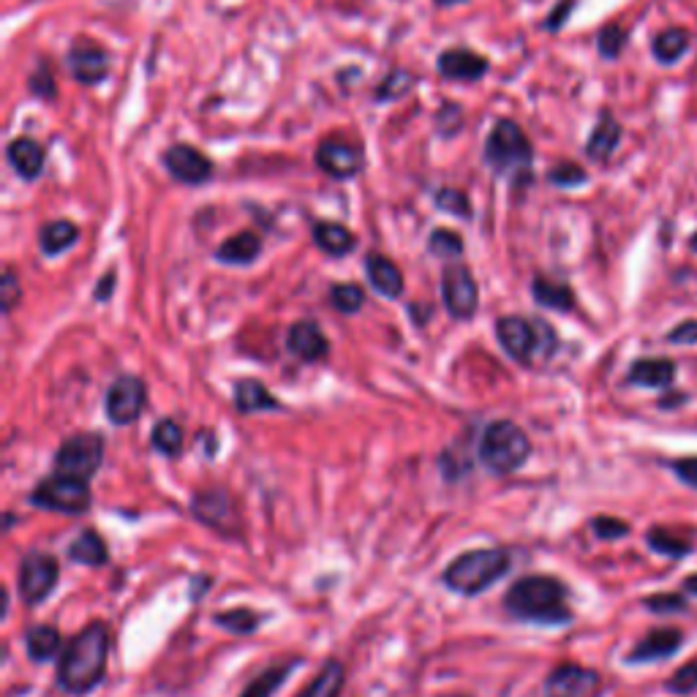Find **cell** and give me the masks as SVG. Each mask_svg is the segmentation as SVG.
Returning a JSON list of instances; mask_svg holds the SVG:
<instances>
[{
	"label": "cell",
	"mask_w": 697,
	"mask_h": 697,
	"mask_svg": "<svg viewBox=\"0 0 697 697\" xmlns=\"http://www.w3.org/2000/svg\"><path fill=\"white\" fill-rule=\"evenodd\" d=\"M60 566L49 553H27L20 564V597L27 604H38L58 586Z\"/></svg>",
	"instance_id": "9"
},
{
	"label": "cell",
	"mask_w": 697,
	"mask_h": 697,
	"mask_svg": "<svg viewBox=\"0 0 697 697\" xmlns=\"http://www.w3.org/2000/svg\"><path fill=\"white\" fill-rule=\"evenodd\" d=\"M69 71L82 85H96L107 76L109 54L90 38H76L69 49Z\"/></svg>",
	"instance_id": "12"
},
{
	"label": "cell",
	"mask_w": 697,
	"mask_h": 697,
	"mask_svg": "<svg viewBox=\"0 0 697 697\" xmlns=\"http://www.w3.org/2000/svg\"><path fill=\"white\" fill-rule=\"evenodd\" d=\"M76 237H80V229H76L74 223L52 221L41 229V234H38V243H41L44 254L58 256V254H63L65 248H71V245L76 243Z\"/></svg>",
	"instance_id": "30"
},
{
	"label": "cell",
	"mask_w": 697,
	"mask_h": 697,
	"mask_svg": "<svg viewBox=\"0 0 697 697\" xmlns=\"http://www.w3.org/2000/svg\"><path fill=\"white\" fill-rule=\"evenodd\" d=\"M365 272H368V281L381 297H398L403 292V276L398 270L395 261H390L387 256H368L365 259Z\"/></svg>",
	"instance_id": "21"
},
{
	"label": "cell",
	"mask_w": 697,
	"mask_h": 697,
	"mask_svg": "<svg viewBox=\"0 0 697 697\" xmlns=\"http://www.w3.org/2000/svg\"><path fill=\"white\" fill-rule=\"evenodd\" d=\"M686 49H689V33L681 30V27H670V30L659 33L653 38V58L662 65H670L684 58Z\"/></svg>",
	"instance_id": "31"
},
{
	"label": "cell",
	"mask_w": 697,
	"mask_h": 697,
	"mask_svg": "<svg viewBox=\"0 0 697 697\" xmlns=\"http://www.w3.org/2000/svg\"><path fill=\"white\" fill-rule=\"evenodd\" d=\"M670 343H697V321H684L668 335Z\"/></svg>",
	"instance_id": "49"
},
{
	"label": "cell",
	"mask_w": 697,
	"mask_h": 697,
	"mask_svg": "<svg viewBox=\"0 0 697 697\" xmlns=\"http://www.w3.org/2000/svg\"><path fill=\"white\" fill-rule=\"evenodd\" d=\"M684 643V635L675 626H662V629H653L637 643L629 651L626 662L632 664H648V662H659V659H670Z\"/></svg>",
	"instance_id": "17"
},
{
	"label": "cell",
	"mask_w": 697,
	"mask_h": 697,
	"mask_svg": "<svg viewBox=\"0 0 697 697\" xmlns=\"http://www.w3.org/2000/svg\"><path fill=\"white\" fill-rule=\"evenodd\" d=\"M626 41V30L621 25H608L597 38V47L604 58H619L621 49H624Z\"/></svg>",
	"instance_id": "40"
},
{
	"label": "cell",
	"mask_w": 697,
	"mask_h": 697,
	"mask_svg": "<svg viewBox=\"0 0 697 697\" xmlns=\"http://www.w3.org/2000/svg\"><path fill=\"white\" fill-rule=\"evenodd\" d=\"M439 5H455V3H463V0H436Z\"/></svg>",
	"instance_id": "53"
},
{
	"label": "cell",
	"mask_w": 697,
	"mask_h": 697,
	"mask_svg": "<svg viewBox=\"0 0 697 697\" xmlns=\"http://www.w3.org/2000/svg\"><path fill=\"white\" fill-rule=\"evenodd\" d=\"M550 180L555 185H580L586 183V172L577 163H559V167L550 169Z\"/></svg>",
	"instance_id": "45"
},
{
	"label": "cell",
	"mask_w": 697,
	"mask_h": 697,
	"mask_svg": "<svg viewBox=\"0 0 697 697\" xmlns=\"http://www.w3.org/2000/svg\"><path fill=\"white\" fill-rule=\"evenodd\" d=\"M591 528L599 539H621L629 534V526L619 517H597V521H591Z\"/></svg>",
	"instance_id": "44"
},
{
	"label": "cell",
	"mask_w": 697,
	"mask_h": 697,
	"mask_svg": "<svg viewBox=\"0 0 697 697\" xmlns=\"http://www.w3.org/2000/svg\"><path fill=\"white\" fill-rule=\"evenodd\" d=\"M436 205H439L441 210L452 212V216H461V218L472 216V205H468V199H466V194H463V191L441 188L439 194H436Z\"/></svg>",
	"instance_id": "39"
},
{
	"label": "cell",
	"mask_w": 697,
	"mask_h": 697,
	"mask_svg": "<svg viewBox=\"0 0 697 697\" xmlns=\"http://www.w3.org/2000/svg\"><path fill=\"white\" fill-rule=\"evenodd\" d=\"M450 697H457V695H450Z\"/></svg>",
	"instance_id": "55"
},
{
	"label": "cell",
	"mask_w": 697,
	"mask_h": 697,
	"mask_svg": "<svg viewBox=\"0 0 697 697\" xmlns=\"http://www.w3.org/2000/svg\"><path fill=\"white\" fill-rule=\"evenodd\" d=\"M506 613L531 624H570L564 583L550 575H528L506 591Z\"/></svg>",
	"instance_id": "2"
},
{
	"label": "cell",
	"mask_w": 697,
	"mask_h": 697,
	"mask_svg": "<svg viewBox=\"0 0 697 697\" xmlns=\"http://www.w3.org/2000/svg\"><path fill=\"white\" fill-rule=\"evenodd\" d=\"M430 254L441 256V259H455V256L463 254V240L461 234L450 232V229H436L428 240Z\"/></svg>",
	"instance_id": "38"
},
{
	"label": "cell",
	"mask_w": 697,
	"mask_h": 697,
	"mask_svg": "<svg viewBox=\"0 0 697 697\" xmlns=\"http://www.w3.org/2000/svg\"><path fill=\"white\" fill-rule=\"evenodd\" d=\"M441 297H444L450 316H455V319H472L479 303V292L472 272L463 265H447L444 276H441Z\"/></svg>",
	"instance_id": "10"
},
{
	"label": "cell",
	"mask_w": 697,
	"mask_h": 697,
	"mask_svg": "<svg viewBox=\"0 0 697 697\" xmlns=\"http://www.w3.org/2000/svg\"><path fill=\"white\" fill-rule=\"evenodd\" d=\"M643 604H646L651 613H659V615L681 613V610H686V599L678 597V594H651V597L643 599Z\"/></svg>",
	"instance_id": "41"
},
{
	"label": "cell",
	"mask_w": 697,
	"mask_h": 697,
	"mask_svg": "<svg viewBox=\"0 0 697 697\" xmlns=\"http://www.w3.org/2000/svg\"><path fill=\"white\" fill-rule=\"evenodd\" d=\"M25 648L33 662H49L60 648V632L54 626H33L25 635Z\"/></svg>",
	"instance_id": "29"
},
{
	"label": "cell",
	"mask_w": 697,
	"mask_h": 697,
	"mask_svg": "<svg viewBox=\"0 0 697 697\" xmlns=\"http://www.w3.org/2000/svg\"><path fill=\"white\" fill-rule=\"evenodd\" d=\"M150 441L161 455H178V452L183 450V428H180L174 419H161V423L152 428Z\"/></svg>",
	"instance_id": "34"
},
{
	"label": "cell",
	"mask_w": 697,
	"mask_h": 697,
	"mask_svg": "<svg viewBox=\"0 0 697 697\" xmlns=\"http://www.w3.org/2000/svg\"><path fill=\"white\" fill-rule=\"evenodd\" d=\"M234 406H237V412L250 414L265 412V408H278V401L261 381L243 379L234 384Z\"/></svg>",
	"instance_id": "24"
},
{
	"label": "cell",
	"mask_w": 697,
	"mask_h": 697,
	"mask_svg": "<svg viewBox=\"0 0 697 697\" xmlns=\"http://www.w3.org/2000/svg\"><path fill=\"white\" fill-rule=\"evenodd\" d=\"M286 346L289 352L297 354L303 363H316V359H321L330 352V343H327L325 332L319 330L316 321H297V325L289 327Z\"/></svg>",
	"instance_id": "18"
},
{
	"label": "cell",
	"mask_w": 697,
	"mask_h": 697,
	"mask_svg": "<svg viewBox=\"0 0 697 697\" xmlns=\"http://www.w3.org/2000/svg\"><path fill=\"white\" fill-rule=\"evenodd\" d=\"M673 472H675V477L681 479V482L689 485V488H697V455L678 457V461H673Z\"/></svg>",
	"instance_id": "47"
},
{
	"label": "cell",
	"mask_w": 697,
	"mask_h": 697,
	"mask_svg": "<svg viewBox=\"0 0 697 697\" xmlns=\"http://www.w3.org/2000/svg\"><path fill=\"white\" fill-rule=\"evenodd\" d=\"M145 398L147 390L142 384V379H136V376H120L107 390V417L114 425L136 423L142 408H145Z\"/></svg>",
	"instance_id": "11"
},
{
	"label": "cell",
	"mask_w": 697,
	"mask_h": 697,
	"mask_svg": "<svg viewBox=\"0 0 697 697\" xmlns=\"http://www.w3.org/2000/svg\"><path fill=\"white\" fill-rule=\"evenodd\" d=\"M599 686V675L580 664H561L550 673L545 692L548 697H588Z\"/></svg>",
	"instance_id": "16"
},
{
	"label": "cell",
	"mask_w": 697,
	"mask_h": 697,
	"mask_svg": "<svg viewBox=\"0 0 697 697\" xmlns=\"http://www.w3.org/2000/svg\"><path fill=\"white\" fill-rule=\"evenodd\" d=\"M112 286H114V272H109V276H103L101 283H98L96 299H107L109 294H112Z\"/></svg>",
	"instance_id": "51"
},
{
	"label": "cell",
	"mask_w": 697,
	"mask_h": 697,
	"mask_svg": "<svg viewBox=\"0 0 697 697\" xmlns=\"http://www.w3.org/2000/svg\"><path fill=\"white\" fill-rule=\"evenodd\" d=\"M619 142H621V125L615 123L610 114H602L586 142L588 158H594V161H608V158L613 156L615 147H619Z\"/></svg>",
	"instance_id": "23"
},
{
	"label": "cell",
	"mask_w": 697,
	"mask_h": 697,
	"mask_svg": "<svg viewBox=\"0 0 697 697\" xmlns=\"http://www.w3.org/2000/svg\"><path fill=\"white\" fill-rule=\"evenodd\" d=\"M534 299L545 308H553V310H570L575 305V297H572V289L566 283L559 281H548V278H537L531 286Z\"/></svg>",
	"instance_id": "32"
},
{
	"label": "cell",
	"mask_w": 697,
	"mask_h": 697,
	"mask_svg": "<svg viewBox=\"0 0 697 697\" xmlns=\"http://www.w3.org/2000/svg\"><path fill=\"white\" fill-rule=\"evenodd\" d=\"M163 163H167L169 174H172L174 180H180V183H188V185L205 183V180H210V174H212L210 158L191 145L169 147L167 156H163Z\"/></svg>",
	"instance_id": "14"
},
{
	"label": "cell",
	"mask_w": 697,
	"mask_h": 697,
	"mask_svg": "<svg viewBox=\"0 0 697 697\" xmlns=\"http://www.w3.org/2000/svg\"><path fill=\"white\" fill-rule=\"evenodd\" d=\"M314 240L330 256H346L354 248V243H357L354 234L346 227H341V223H316Z\"/></svg>",
	"instance_id": "26"
},
{
	"label": "cell",
	"mask_w": 697,
	"mask_h": 697,
	"mask_svg": "<svg viewBox=\"0 0 697 697\" xmlns=\"http://www.w3.org/2000/svg\"><path fill=\"white\" fill-rule=\"evenodd\" d=\"M510 570V553L499 548H482L468 550V553L457 555L450 566L444 570V583L457 594H474L485 591L493 586L504 572Z\"/></svg>",
	"instance_id": "3"
},
{
	"label": "cell",
	"mask_w": 697,
	"mask_h": 697,
	"mask_svg": "<svg viewBox=\"0 0 697 697\" xmlns=\"http://www.w3.org/2000/svg\"><path fill=\"white\" fill-rule=\"evenodd\" d=\"M648 548L662 555H670V559H681V555H686L692 550V539L684 537V534L670 531V528L653 526L648 531Z\"/></svg>",
	"instance_id": "33"
},
{
	"label": "cell",
	"mask_w": 697,
	"mask_h": 697,
	"mask_svg": "<svg viewBox=\"0 0 697 697\" xmlns=\"http://www.w3.org/2000/svg\"><path fill=\"white\" fill-rule=\"evenodd\" d=\"M684 591L689 594V597H697V572H695V575L686 577V580H684Z\"/></svg>",
	"instance_id": "52"
},
{
	"label": "cell",
	"mask_w": 697,
	"mask_h": 697,
	"mask_svg": "<svg viewBox=\"0 0 697 697\" xmlns=\"http://www.w3.org/2000/svg\"><path fill=\"white\" fill-rule=\"evenodd\" d=\"M316 163H319L321 172H327L335 180H348L363 169V156L354 145L343 139H327L321 142L319 150H316Z\"/></svg>",
	"instance_id": "15"
},
{
	"label": "cell",
	"mask_w": 697,
	"mask_h": 697,
	"mask_svg": "<svg viewBox=\"0 0 697 697\" xmlns=\"http://www.w3.org/2000/svg\"><path fill=\"white\" fill-rule=\"evenodd\" d=\"M216 624L234 632V635H248V632H254L259 626V615L248 608H234L227 610V613H216Z\"/></svg>",
	"instance_id": "36"
},
{
	"label": "cell",
	"mask_w": 697,
	"mask_h": 697,
	"mask_svg": "<svg viewBox=\"0 0 697 697\" xmlns=\"http://www.w3.org/2000/svg\"><path fill=\"white\" fill-rule=\"evenodd\" d=\"M668 689L675 692V695H686V692L697 689V659H692L689 664H684V668L668 681Z\"/></svg>",
	"instance_id": "43"
},
{
	"label": "cell",
	"mask_w": 697,
	"mask_h": 697,
	"mask_svg": "<svg viewBox=\"0 0 697 697\" xmlns=\"http://www.w3.org/2000/svg\"><path fill=\"white\" fill-rule=\"evenodd\" d=\"M90 485L87 479L69 477V474H58L47 477L44 482L36 485L30 493V504L41 506V510L63 512V515H82L90 506Z\"/></svg>",
	"instance_id": "7"
},
{
	"label": "cell",
	"mask_w": 697,
	"mask_h": 697,
	"mask_svg": "<svg viewBox=\"0 0 697 697\" xmlns=\"http://www.w3.org/2000/svg\"><path fill=\"white\" fill-rule=\"evenodd\" d=\"M343 681H346V670L341 662H327L319 670L314 681L299 692L297 697H338L343 689Z\"/></svg>",
	"instance_id": "28"
},
{
	"label": "cell",
	"mask_w": 697,
	"mask_h": 697,
	"mask_svg": "<svg viewBox=\"0 0 697 697\" xmlns=\"http://www.w3.org/2000/svg\"><path fill=\"white\" fill-rule=\"evenodd\" d=\"M9 163L20 178L36 180L44 169V150L38 142L20 136L9 145Z\"/></svg>",
	"instance_id": "22"
},
{
	"label": "cell",
	"mask_w": 697,
	"mask_h": 697,
	"mask_svg": "<svg viewBox=\"0 0 697 697\" xmlns=\"http://www.w3.org/2000/svg\"><path fill=\"white\" fill-rule=\"evenodd\" d=\"M330 299L341 314H357L365 303V292L357 283H338L330 289Z\"/></svg>",
	"instance_id": "37"
},
{
	"label": "cell",
	"mask_w": 697,
	"mask_h": 697,
	"mask_svg": "<svg viewBox=\"0 0 697 697\" xmlns=\"http://www.w3.org/2000/svg\"><path fill=\"white\" fill-rule=\"evenodd\" d=\"M69 559L76 561V564H87V566H101L107 564L109 553L103 539L98 537L96 531H82L74 542L69 545Z\"/></svg>",
	"instance_id": "27"
},
{
	"label": "cell",
	"mask_w": 697,
	"mask_h": 697,
	"mask_svg": "<svg viewBox=\"0 0 697 697\" xmlns=\"http://www.w3.org/2000/svg\"><path fill=\"white\" fill-rule=\"evenodd\" d=\"M675 379V365L664 357H646L632 363L626 381L635 387H651V390H662L670 387Z\"/></svg>",
	"instance_id": "19"
},
{
	"label": "cell",
	"mask_w": 697,
	"mask_h": 697,
	"mask_svg": "<svg viewBox=\"0 0 697 697\" xmlns=\"http://www.w3.org/2000/svg\"><path fill=\"white\" fill-rule=\"evenodd\" d=\"M414 85V76L408 71H392V76H387L379 87V98H401L403 93H408V87Z\"/></svg>",
	"instance_id": "42"
},
{
	"label": "cell",
	"mask_w": 697,
	"mask_h": 697,
	"mask_svg": "<svg viewBox=\"0 0 697 697\" xmlns=\"http://www.w3.org/2000/svg\"><path fill=\"white\" fill-rule=\"evenodd\" d=\"M294 670V662H286V664H278V668H270L267 673H261L259 678L254 681V684L245 689L243 697H272L278 692V686L283 684V681L292 675Z\"/></svg>",
	"instance_id": "35"
},
{
	"label": "cell",
	"mask_w": 697,
	"mask_h": 697,
	"mask_svg": "<svg viewBox=\"0 0 697 697\" xmlns=\"http://www.w3.org/2000/svg\"><path fill=\"white\" fill-rule=\"evenodd\" d=\"M692 248H695V250H697V232H695V234H692Z\"/></svg>",
	"instance_id": "54"
},
{
	"label": "cell",
	"mask_w": 697,
	"mask_h": 697,
	"mask_svg": "<svg viewBox=\"0 0 697 697\" xmlns=\"http://www.w3.org/2000/svg\"><path fill=\"white\" fill-rule=\"evenodd\" d=\"M531 455V441L512 419L485 425L479 436V461L493 474H512Z\"/></svg>",
	"instance_id": "4"
},
{
	"label": "cell",
	"mask_w": 697,
	"mask_h": 697,
	"mask_svg": "<svg viewBox=\"0 0 697 697\" xmlns=\"http://www.w3.org/2000/svg\"><path fill=\"white\" fill-rule=\"evenodd\" d=\"M572 5H575V3H572V0H564V3H561V5H559V9H555V11H553V14H550V16H548V27H550V30H559V27H561V22H564V16H570Z\"/></svg>",
	"instance_id": "50"
},
{
	"label": "cell",
	"mask_w": 697,
	"mask_h": 697,
	"mask_svg": "<svg viewBox=\"0 0 697 697\" xmlns=\"http://www.w3.org/2000/svg\"><path fill=\"white\" fill-rule=\"evenodd\" d=\"M496 335L504 352L517 363H531L534 354L550 357L555 348V332L548 321H528L523 316H504L496 321Z\"/></svg>",
	"instance_id": "5"
},
{
	"label": "cell",
	"mask_w": 697,
	"mask_h": 697,
	"mask_svg": "<svg viewBox=\"0 0 697 697\" xmlns=\"http://www.w3.org/2000/svg\"><path fill=\"white\" fill-rule=\"evenodd\" d=\"M485 158L499 174H523L531 167V145H528L521 125L512 123V120H499L490 131L488 145H485Z\"/></svg>",
	"instance_id": "6"
},
{
	"label": "cell",
	"mask_w": 697,
	"mask_h": 697,
	"mask_svg": "<svg viewBox=\"0 0 697 697\" xmlns=\"http://www.w3.org/2000/svg\"><path fill=\"white\" fill-rule=\"evenodd\" d=\"M191 512H194L196 521H201L205 526L216 528V531H234L237 528V515H234V506L229 493H223L221 488L201 490L191 501Z\"/></svg>",
	"instance_id": "13"
},
{
	"label": "cell",
	"mask_w": 697,
	"mask_h": 697,
	"mask_svg": "<svg viewBox=\"0 0 697 697\" xmlns=\"http://www.w3.org/2000/svg\"><path fill=\"white\" fill-rule=\"evenodd\" d=\"M259 250H261V243L254 232H240V234H232V237L216 250V256L218 261H223V265H250V261L259 256Z\"/></svg>",
	"instance_id": "25"
},
{
	"label": "cell",
	"mask_w": 697,
	"mask_h": 697,
	"mask_svg": "<svg viewBox=\"0 0 697 697\" xmlns=\"http://www.w3.org/2000/svg\"><path fill=\"white\" fill-rule=\"evenodd\" d=\"M20 283H16L14 270H5L3 272V310H11L20 299Z\"/></svg>",
	"instance_id": "48"
},
{
	"label": "cell",
	"mask_w": 697,
	"mask_h": 697,
	"mask_svg": "<svg viewBox=\"0 0 697 697\" xmlns=\"http://www.w3.org/2000/svg\"><path fill=\"white\" fill-rule=\"evenodd\" d=\"M103 461V439L98 433H76L60 444L54 455V472L69 477L90 479Z\"/></svg>",
	"instance_id": "8"
},
{
	"label": "cell",
	"mask_w": 697,
	"mask_h": 697,
	"mask_svg": "<svg viewBox=\"0 0 697 697\" xmlns=\"http://www.w3.org/2000/svg\"><path fill=\"white\" fill-rule=\"evenodd\" d=\"M439 71L447 76V80L474 82L479 80V76H485V71H488V60L468 52V49H450V52H444L439 58Z\"/></svg>",
	"instance_id": "20"
},
{
	"label": "cell",
	"mask_w": 697,
	"mask_h": 697,
	"mask_svg": "<svg viewBox=\"0 0 697 697\" xmlns=\"http://www.w3.org/2000/svg\"><path fill=\"white\" fill-rule=\"evenodd\" d=\"M107 653H109V629L101 621H93L90 626L80 632L74 640L65 646L63 657L58 664V684L60 689L71 695H85L107 673Z\"/></svg>",
	"instance_id": "1"
},
{
	"label": "cell",
	"mask_w": 697,
	"mask_h": 697,
	"mask_svg": "<svg viewBox=\"0 0 697 697\" xmlns=\"http://www.w3.org/2000/svg\"><path fill=\"white\" fill-rule=\"evenodd\" d=\"M30 90L36 93V96H47V98L54 96V80H52V71H49L47 63L38 65L36 74L30 76Z\"/></svg>",
	"instance_id": "46"
}]
</instances>
